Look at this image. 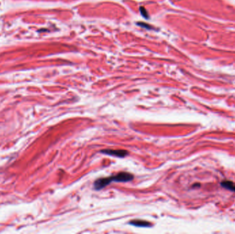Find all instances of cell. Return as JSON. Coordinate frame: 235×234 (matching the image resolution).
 I'll list each match as a JSON object with an SVG mask.
<instances>
[{
  "mask_svg": "<svg viewBox=\"0 0 235 234\" xmlns=\"http://www.w3.org/2000/svg\"><path fill=\"white\" fill-rule=\"evenodd\" d=\"M129 224L134 226L138 227H151V222L142 220H134L129 222Z\"/></svg>",
  "mask_w": 235,
  "mask_h": 234,
  "instance_id": "obj_3",
  "label": "cell"
},
{
  "mask_svg": "<svg viewBox=\"0 0 235 234\" xmlns=\"http://www.w3.org/2000/svg\"><path fill=\"white\" fill-rule=\"evenodd\" d=\"M133 179H134V176L130 173L122 172L118 173L116 175L98 179L94 182L93 186L95 189L100 190L109 185L111 182H128V181H132Z\"/></svg>",
  "mask_w": 235,
  "mask_h": 234,
  "instance_id": "obj_1",
  "label": "cell"
},
{
  "mask_svg": "<svg viewBox=\"0 0 235 234\" xmlns=\"http://www.w3.org/2000/svg\"><path fill=\"white\" fill-rule=\"evenodd\" d=\"M101 152L104 153L108 155L117 156V157H124L128 154V152L124 150H112V149H105L101 151Z\"/></svg>",
  "mask_w": 235,
  "mask_h": 234,
  "instance_id": "obj_2",
  "label": "cell"
},
{
  "mask_svg": "<svg viewBox=\"0 0 235 234\" xmlns=\"http://www.w3.org/2000/svg\"><path fill=\"white\" fill-rule=\"evenodd\" d=\"M221 185L223 187L226 188L228 190H230L232 192H235V183L232 181H224L221 183Z\"/></svg>",
  "mask_w": 235,
  "mask_h": 234,
  "instance_id": "obj_4",
  "label": "cell"
}]
</instances>
